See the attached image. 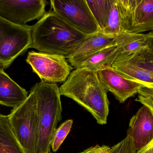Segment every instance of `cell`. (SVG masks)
<instances>
[{
  "mask_svg": "<svg viewBox=\"0 0 153 153\" xmlns=\"http://www.w3.org/2000/svg\"><path fill=\"white\" fill-rule=\"evenodd\" d=\"M48 153H51V152H50Z\"/></svg>",
  "mask_w": 153,
  "mask_h": 153,
  "instance_id": "cell-28",
  "label": "cell"
},
{
  "mask_svg": "<svg viewBox=\"0 0 153 153\" xmlns=\"http://www.w3.org/2000/svg\"><path fill=\"white\" fill-rule=\"evenodd\" d=\"M59 91L61 95L71 99L89 111L98 124H107L109 112L108 92L97 72L85 68L75 69L59 88Z\"/></svg>",
  "mask_w": 153,
  "mask_h": 153,
  "instance_id": "cell-2",
  "label": "cell"
},
{
  "mask_svg": "<svg viewBox=\"0 0 153 153\" xmlns=\"http://www.w3.org/2000/svg\"><path fill=\"white\" fill-rule=\"evenodd\" d=\"M36 95L38 122L37 153L51 152V143L58 123L62 120L61 94L56 84L41 81L31 89Z\"/></svg>",
  "mask_w": 153,
  "mask_h": 153,
  "instance_id": "cell-3",
  "label": "cell"
},
{
  "mask_svg": "<svg viewBox=\"0 0 153 153\" xmlns=\"http://www.w3.org/2000/svg\"><path fill=\"white\" fill-rule=\"evenodd\" d=\"M86 2L100 31L102 32L107 24L113 0H86Z\"/></svg>",
  "mask_w": 153,
  "mask_h": 153,
  "instance_id": "cell-18",
  "label": "cell"
},
{
  "mask_svg": "<svg viewBox=\"0 0 153 153\" xmlns=\"http://www.w3.org/2000/svg\"><path fill=\"white\" fill-rule=\"evenodd\" d=\"M116 44L119 51L117 57H126L147 48L146 34L120 32L116 36Z\"/></svg>",
  "mask_w": 153,
  "mask_h": 153,
  "instance_id": "cell-15",
  "label": "cell"
},
{
  "mask_svg": "<svg viewBox=\"0 0 153 153\" xmlns=\"http://www.w3.org/2000/svg\"><path fill=\"white\" fill-rule=\"evenodd\" d=\"M102 32L112 36H117L121 32L117 0H113L107 24Z\"/></svg>",
  "mask_w": 153,
  "mask_h": 153,
  "instance_id": "cell-20",
  "label": "cell"
},
{
  "mask_svg": "<svg viewBox=\"0 0 153 153\" xmlns=\"http://www.w3.org/2000/svg\"><path fill=\"white\" fill-rule=\"evenodd\" d=\"M31 48L68 58L88 36L53 11L47 12L32 26Z\"/></svg>",
  "mask_w": 153,
  "mask_h": 153,
  "instance_id": "cell-1",
  "label": "cell"
},
{
  "mask_svg": "<svg viewBox=\"0 0 153 153\" xmlns=\"http://www.w3.org/2000/svg\"><path fill=\"white\" fill-rule=\"evenodd\" d=\"M148 150V148H147V146H146V147H145L144 148L141 149L140 151L137 152L136 153H147Z\"/></svg>",
  "mask_w": 153,
  "mask_h": 153,
  "instance_id": "cell-27",
  "label": "cell"
},
{
  "mask_svg": "<svg viewBox=\"0 0 153 153\" xmlns=\"http://www.w3.org/2000/svg\"><path fill=\"white\" fill-rule=\"evenodd\" d=\"M119 52L117 46L105 48L90 57L79 68H86L98 72L112 67Z\"/></svg>",
  "mask_w": 153,
  "mask_h": 153,
  "instance_id": "cell-16",
  "label": "cell"
},
{
  "mask_svg": "<svg viewBox=\"0 0 153 153\" xmlns=\"http://www.w3.org/2000/svg\"><path fill=\"white\" fill-rule=\"evenodd\" d=\"M133 141L127 136L121 142L111 147L109 153H136Z\"/></svg>",
  "mask_w": 153,
  "mask_h": 153,
  "instance_id": "cell-22",
  "label": "cell"
},
{
  "mask_svg": "<svg viewBox=\"0 0 153 153\" xmlns=\"http://www.w3.org/2000/svg\"><path fill=\"white\" fill-rule=\"evenodd\" d=\"M26 61L41 81L49 83L65 82L73 69L60 55L30 51Z\"/></svg>",
  "mask_w": 153,
  "mask_h": 153,
  "instance_id": "cell-8",
  "label": "cell"
},
{
  "mask_svg": "<svg viewBox=\"0 0 153 153\" xmlns=\"http://www.w3.org/2000/svg\"><path fill=\"white\" fill-rule=\"evenodd\" d=\"M12 129L26 153H37L38 122L36 100L30 90L27 99L8 115Z\"/></svg>",
  "mask_w": 153,
  "mask_h": 153,
  "instance_id": "cell-4",
  "label": "cell"
},
{
  "mask_svg": "<svg viewBox=\"0 0 153 153\" xmlns=\"http://www.w3.org/2000/svg\"><path fill=\"white\" fill-rule=\"evenodd\" d=\"M112 67L128 80L153 87V74L147 70L124 60H115Z\"/></svg>",
  "mask_w": 153,
  "mask_h": 153,
  "instance_id": "cell-14",
  "label": "cell"
},
{
  "mask_svg": "<svg viewBox=\"0 0 153 153\" xmlns=\"http://www.w3.org/2000/svg\"><path fill=\"white\" fill-rule=\"evenodd\" d=\"M0 153H26L12 129L8 115L1 113Z\"/></svg>",
  "mask_w": 153,
  "mask_h": 153,
  "instance_id": "cell-17",
  "label": "cell"
},
{
  "mask_svg": "<svg viewBox=\"0 0 153 153\" xmlns=\"http://www.w3.org/2000/svg\"><path fill=\"white\" fill-rule=\"evenodd\" d=\"M127 136L132 139L137 152L153 140V114L150 108L143 105L130 119Z\"/></svg>",
  "mask_w": 153,
  "mask_h": 153,
  "instance_id": "cell-11",
  "label": "cell"
},
{
  "mask_svg": "<svg viewBox=\"0 0 153 153\" xmlns=\"http://www.w3.org/2000/svg\"><path fill=\"white\" fill-rule=\"evenodd\" d=\"M114 46H117L116 36L106 35L99 31L88 36L75 52L68 58V63L73 68L76 69L98 51Z\"/></svg>",
  "mask_w": 153,
  "mask_h": 153,
  "instance_id": "cell-12",
  "label": "cell"
},
{
  "mask_svg": "<svg viewBox=\"0 0 153 153\" xmlns=\"http://www.w3.org/2000/svg\"><path fill=\"white\" fill-rule=\"evenodd\" d=\"M121 32L153 31V0H117Z\"/></svg>",
  "mask_w": 153,
  "mask_h": 153,
  "instance_id": "cell-6",
  "label": "cell"
},
{
  "mask_svg": "<svg viewBox=\"0 0 153 153\" xmlns=\"http://www.w3.org/2000/svg\"><path fill=\"white\" fill-rule=\"evenodd\" d=\"M147 107L150 108L153 114V107H150V106H147ZM147 146H148V150L147 151V153H153V140Z\"/></svg>",
  "mask_w": 153,
  "mask_h": 153,
  "instance_id": "cell-26",
  "label": "cell"
},
{
  "mask_svg": "<svg viewBox=\"0 0 153 153\" xmlns=\"http://www.w3.org/2000/svg\"><path fill=\"white\" fill-rule=\"evenodd\" d=\"M28 95L25 89L14 81L4 69L0 68V105L16 107L23 103Z\"/></svg>",
  "mask_w": 153,
  "mask_h": 153,
  "instance_id": "cell-13",
  "label": "cell"
},
{
  "mask_svg": "<svg viewBox=\"0 0 153 153\" xmlns=\"http://www.w3.org/2000/svg\"><path fill=\"white\" fill-rule=\"evenodd\" d=\"M138 97L135 100L143 105L153 107V87H143L138 92Z\"/></svg>",
  "mask_w": 153,
  "mask_h": 153,
  "instance_id": "cell-23",
  "label": "cell"
},
{
  "mask_svg": "<svg viewBox=\"0 0 153 153\" xmlns=\"http://www.w3.org/2000/svg\"><path fill=\"white\" fill-rule=\"evenodd\" d=\"M115 60L127 61L153 74V53L147 48L126 57H117Z\"/></svg>",
  "mask_w": 153,
  "mask_h": 153,
  "instance_id": "cell-19",
  "label": "cell"
},
{
  "mask_svg": "<svg viewBox=\"0 0 153 153\" xmlns=\"http://www.w3.org/2000/svg\"><path fill=\"white\" fill-rule=\"evenodd\" d=\"M98 77L108 92H110L120 103L137 94L143 84L128 80L112 67L97 72Z\"/></svg>",
  "mask_w": 153,
  "mask_h": 153,
  "instance_id": "cell-10",
  "label": "cell"
},
{
  "mask_svg": "<svg viewBox=\"0 0 153 153\" xmlns=\"http://www.w3.org/2000/svg\"><path fill=\"white\" fill-rule=\"evenodd\" d=\"M110 149L111 147L108 146L97 145L79 153H109Z\"/></svg>",
  "mask_w": 153,
  "mask_h": 153,
  "instance_id": "cell-24",
  "label": "cell"
},
{
  "mask_svg": "<svg viewBox=\"0 0 153 153\" xmlns=\"http://www.w3.org/2000/svg\"><path fill=\"white\" fill-rule=\"evenodd\" d=\"M31 28L13 24L0 17V68H8L31 48Z\"/></svg>",
  "mask_w": 153,
  "mask_h": 153,
  "instance_id": "cell-5",
  "label": "cell"
},
{
  "mask_svg": "<svg viewBox=\"0 0 153 153\" xmlns=\"http://www.w3.org/2000/svg\"><path fill=\"white\" fill-rule=\"evenodd\" d=\"M50 4L53 11L85 35L100 31L86 0H51Z\"/></svg>",
  "mask_w": 153,
  "mask_h": 153,
  "instance_id": "cell-7",
  "label": "cell"
},
{
  "mask_svg": "<svg viewBox=\"0 0 153 153\" xmlns=\"http://www.w3.org/2000/svg\"><path fill=\"white\" fill-rule=\"evenodd\" d=\"M147 48L153 53V31L146 34Z\"/></svg>",
  "mask_w": 153,
  "mask_h": 153,
  "instance_id": "cell-25",
  "label": "cell"
},
{
  "mask_svg": "<svg viewBox=\"0 0 153 153\" xmlns=\"http://www.w3.org/2000/svg\"><path fill=\"white\" fill-rule=\"evenodd\" d=\"M73 124L72 119H68L60 125L55 131L51 141V148L54 152H57L68 134Z\"/></svg>",
  "mask_w": 153,
  "mask_h": 153,
  "instance_id": "cell-21",
  "label": "cell"
},
{
  "mask_svg": "<svg viewBox=\"0 0 153 153\" xmlns=\"http://www.w3.org/2000/svg\"><path fill=\"white\" fill-rule=\"evenodd\" d=\"M47 3L46 0H0V17L13 24L24 26L44 16Z\"/></svg>",
  "mask_w": 153,
  "mask_h": 153,
  "instance_id": "cell-9",
  "label": "cell"
}]
</instances>
